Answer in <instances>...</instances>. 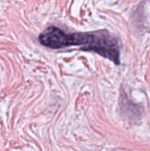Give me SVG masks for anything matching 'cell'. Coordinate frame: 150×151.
Masks as SVG:
<instances>
[{"label":"cell","instance_id":"cell-1","mask_svg":"<svg viewBox=\"0 0 150 151\" xmlns=\"http://www.w3.org/2000/svg\"><path fill=\"white\" fill-rule=\"evenodd\" d=\"M40 42L50 49L80 47V50L92 51L120 64V42L106 29L87 33H66L57 27H50L39 36Z\"/></svg>","mask_w":150,"mask_h":151}]
</instances>
